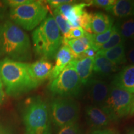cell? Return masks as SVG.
Returning a JSON list of instances; mask_svg holds the SVG:
<instances>
[{
  "instance_id": "obj_1",
  "label": "cell",
  "mask_w": 134,
  "mask_h": 134,
  "mask_svg": "<svg viewBox=\"0 0 134 134\" xmlns=\"http://www.w3.org/2000/svg\"><path fill=\"white\" fill-rule=\"evenodd\" d=\"M0 73L6 93L9 96L26 93L40 85L32 76L29 63L4 58L0 61Z\"/></svg>"
},
{
  "instance_id": "obj_2",
  "label": "cell",
  "mask_w": 134,
  "mask_h": 134,
  "mask_svg": "<svg viewBox=\"0 0 134 134\" xmlns=\"http://www.w3.org/2000/svg\"><path fill=\"white\" fill-rule=\"evenodd\" d=\"M0 55L18 62L31 58V46L29 36L19 26L6 21L0 27Z\"/></svg>"
},
{
  "instance_id": "obj_3",
  "label": "cell",
  "mask_w": 134,
  "mask_h": 134,
  "mask_svg": "<svg viewBox=\"0 0 134 134\" xmlns=\"http://www.w3.org/2000/svg\"><path fill=\"white\" fill-rule=\"evenodd\" d=\"M34 49L43 60H53L62 45L63 38L52 16L46 18L32 32Z\"/></svg>"
},
{
  "instance_id": "obj_4",
  "label": "cell",
  "mask_w": 134,
  "mask_h": 134,
  "mask_svg": "<svg viewBox=\"0 0 134 134\" xmlns=\"http://www.w3.org/2000/svg\"><path fill=\"white\" fill-rule=\"evenodd\" d=\"M48 8L40 1H32L11 8L10 17L14 24L27 31H31L46 18Z\"/></svg>"
},
{
  "instance_id": "obj_5",
  "label": "cell",
  "mask_w": 134,
  "mask_h": 134,
  "mask_svg": "<svg viewBox=\"0 0 134 134\" xmlns=\"http://www.w3.org/2000/svg\"><path fill=\"white\" fill-rule=\"evenodd\" d=\"M26 134H43L48 127V110L42 99H33L25 108L23 113Z\"/></svg>"
},
{
  "instance_id": "obj_6",
  "label": "cell",
  "mask_w": 134,
  "mask_h": 134,
  "mask_svg": "<svg viewBox=\"0 0 134 134\" xmlns=\"http://www.w3.org/2000/svg\"><path fill=\"white\" fill-rule=\"evenodd\" d=\"M133 94L112 85L104 104L100 107L111 121L119 120L130 115Z\"/></svg>"
},
{
  "instance_id": "obj_7",
  "label": "cell",
  "mask_w": 134,
  "mask_h": 134,
  "mask_svg": "<svg viewBox=\"0 0 134 134\" xmlns=\"http://www.w3.org/2000/svg\"><path fill=\"white\" fill-rule=\"evenodd\" d=\"M81 85L75 68L69 63L55 79L50 81L48 89L53 94L62 98H70L80 94Z\"/></svg>"
},
{
  "instance_id": "obj_8",
  "label": "cell",
  "mask_w": 134,
  "mask_h": 134,
  "mask_svg": "<svg viewBox=\"0 0 134 134\" xmlns=\"http://www.w3.org/2000/svg\"><path fill=\"white\" fill-rule=\"evenodd\" d=\"M78 104L71 98H57L50 104V115L55 125L62 127L77 122L79 117Z\"/></svg>"
},
{
  "instance_id": "obj_9",
  "label": "cell",
  "mask_w": 134,
  "mask_h": 134,
  "mask_svg": "<svg viewBox=\"0 0 134 134\" xmlns=\"http://www.w3.org/2000/svg\"><path fill=\"white\" fill-rule=\"evenodd\" d=\"M87 85L88 98L94 105H103L108 98L109 88L108 84L99 80H90Z\"/></svg>"
},
{
  "instance_id": "obj_10",
  "label": "cell",
  "mask_w": 134,
  "mask_h": 134,
  "mask_svg": "<svg viewBox=\"0 0 134 134\" xmlns=\"http://www.w3.org/2000/svg\"><path fill=\"white\" fill-rule=\"evenodd\" d=\"M90 6L89 3H68L56 8L64 18L68 21L71 28L80 27L78 19L85 11L86 6Z\"/></svg>"
},
{
  "instance_id": "obj_11",
  "label": "cell",
  "mask_w": 134,
  "mask_h": 134,
  "mask_svg": "<svg viewBox=\"0 0 134 134\" xmlns=\"http://www.w3.org/2000/svg\"><path fill=\"white\" fill-rule=\"evenodd\" d=\"M87 122L90 126L97 129H102L108 126L111 120L109 117L99 107L94 105L87 106L85 109Z\"/></svg>"
},
{
  "instance_id": "obj_12",
  "label": "cell",
  "mask_w": 134,
  "mask_h": 134,
  "mask_svg": "<svg viewBox=\"0 0 134 134\" xmlns=\"http://www.w3.org/2000/svg\"><path fill=\"white\" fill-rule=\"evenodd\" d=\"M73 59H75L74 56L71 50L68 47L62 45L55 56V65L53 66L48 78L50 81H52L55 79Z\"/></svg>"
},
{
  "instance_id": "obj_13",
  "label": "cell",
  "mask_w": 134,
  "mask_h": 134,
  "mask_svg": "<svg viewBox=\"0 0 134 134\" xmlns=\"http://www.w3.org/2000/svg\"><path fill=\"white\" fill-rule=\"evenodd\" d=\"M94 57H84L77 59H73L71 64L79 76L82 85H86L90 79L94 68Z\"/></svg>"
},
{
  "instance_id": "obj_14",
  "label": "cell",
  "mask_w": 134,
  "mask_h": 134,
  "mask_svg": "<svg viewBox=\"0 0 134 134\" xmlns=\"http://www.w3.org/2000/svg\"><path fill=\"white\" fill-rule=\"evenodd\" d=\"M112 85L134 94V65L124 68L115 76Z\"/></svg>"
},
{
  "instance_id": "obj_15",
  "label": "cell",
  "mask_w": 134,
  "mask_h": 134,
  "mask_svg": "<svg viewBox=\"0 0 134 134\" xmlns=\"http://www.w3.org/2000/svg\"><path fill=\"white\" fill-rule=\"evenodd\" d=\"M113 19L109 15L102 12L91 13V30L93 34L105 32L113 27Z\"/></svg>"
},
{
  "instance_id": "obj_16",
  "label": "cell",
  "mask_w": 134,
  "mask_h": 134,
  "mask_svg": "<svg viewBox=\"0 0 134 134\" xmlns=\"http://www.w3.org/2000/svg\"><path fill=\"white\" fill-rule=\"evenodd\" d=\"M52 68V63L46 60L41 59L29 64V71L32 76L39 84L49 78Z\"/></svg>"
},
{
  "instance_id": "obj_17",
  "label": "cell",
  "mask_w": 134,
  "mask_h": 134,
  "mask_svg": "<svg viewBox=\"0 0 134 134\" xmlns=\"http://www.w3.org/2000/svg\"><path fill=\"white\" fill-rule=\"evenodd\" d=\"M62 45L69 47L74 56L75 59L79 58L86 50L91 48L90 34L85 32V36L76 39H63Z\"/></svg>"
},
{
  "instance_id": "obj_18",
  "label": "cell",
  "mask_w": 134,
  "mask_h": 134,
  "mask_svg": "<svg viewBox=\"0 0 134 134\" xmlns=\"http://www.w3.org/2000/svg\"><path fill=\"white\" fill-rule=\"evenodd\" d=\"M117 18H128L134 16V1L117 0L116 3L107 10Z\"/></svg>"
},
{
  "instance_id": "obj_19",
  "label": "cell",
  "mask_w": 134,
  "mask_h": 134,
  "mask_svg": "<svg viewBox=\"0 0 134 134\" xmlns=\"http://www.w3.org/2000/svg\"><path fill=\"white\" fill-rule=\"evenodd\" d=\"M96 55L104 56L117 65L124 64L127 62L124 43L107 50H99Z\"/></svg>"
},
{
  "instance_id": "obj_20",
  "label": "cell",
  "mask_w": 134,
  "mask_h": 134,
  "mask_svg": "<svg viewBox=\"0 0 134 134\" xmlns=\"http://www.w3.org/2000/svg\"><path fill=\"white\" fill-rule=\"evenodd\" d=\"M119 70L118 65L112 62L104 56L96 55L94 57L93 71L101 75H109Z\"/></svg>"
},
{
  "instance_id": "obj_21",
  "label": "cell",
  "mask_w": 134,
  "mask_h": 134,
  "mask_svg": "<svg viewBox=\"0 0 134 134\" xmlns=\"http://www.w3.org/2000/svg\"><path fill=\"white\" fill-rule=\"evenodd\" d=\"M114 31V26L105 32L99 34H90V38L91 42V48L98 52L100 48L108 41Z\"/></svg>"
},
{
  "instance_id": "obj_22",
  "label": "cell",
  "mask_w": 134,
  "mask_h": 134,
  "mask_svg": "<svg viewBox=\"0 0 134 134\" xmlns=\"http://www.w3.org/2000/svg\"><path fill=\"white\" fill-rule=\"evenodd\" d=\"M116 26L124 39L134 37V17L126 18L117 23Z\"/></svg>"
},
{
  "instance_id": "obj_23",
  "label": "cell",
  "mask_w": 134,
  "mask_h": 134,
  "mask_svg": "<svg viewBox=\"0 0 134 134\" xmlns=\"http://www.w3.org/2000/svg\"><path fill=\"white\" fill-rule=\"evenodd\" d=\"M124 42L125 39L120 34L117 26L115 24V26H114V31L111 36L109 38L108 41L100 48L99 50H107L110 49V48L115 47L122 43H124Z\"/></svg>"
},
{
  "instance_id": "obj_24",
  "label": "cell",
  "mask_w": 134,
  "mask_h": 134,
  "mask_svg": "<svg viewBox=\"0 0 134 134\" xmlns=\"http://www.w3.org/2000/svg\"><path fill=\"white\" fill-rule=\"evenodd\" d=\"M53 17L56 22L57 25L58 27V29L63 36L70 31V29L71 28V26L68 23V21L60 14L59 11L57 9H55L54 11H53Z\"/></svg>"
},
{
  "instance_id": "obj_25",
  "label": "cell",
  "mask_w": 134,
  "mask_h": 134,
  "mask_svg": "<svg viewBox=\"0 0 134 134\" xmlns=\"http://www.w3.org/2000/svg\"><path fill=\"white\" fill-rule=\"evenodd\" d=\"M91 13L86 11H84L83 14L81 15L78 19V26L85 31L86 32L92 34L91 30Z\"/></svg>"
},
{
  "instance_id": "obj_26",
  "label": "cell",
  "mask_w": 134,
  "mask_h": 134,
  "mask_svg": "<svg viewBox=\"0 0 134 134\" xmlns=\"http://www.w3.org/2000/svg\"><path fill=\"white\" fill-rule=\"evenodd\" d=\"M58 134H81V132L79 125L76 122L60 127Z\"/></svg>"
},
{
  "instance_id": "obj_27",
  "label": "cell",
  "mask_w": 134,
  "mask_h": 134,
  "mask_svg": "<svg viewBox=\"0 0 134 134\" xmlns=\"http://www.w3.org/2000/svg\"><path fill=\"white\" fill-rule=\"evenodd\" d=\"M85 34V31L81 27L71 28L68 32L63 36V39L71 40L81 38Z\"/></svg>"
},
{
  "instance_id": "obj_28",
  "label": "cell",
  "mask_w": 134,
  "mask_h": 134,
  "mask_svg": "<svg viewBox=\"0 0 134 134\" xmlns=\"http://www.w3.org/2000/svg\"><path fill=\"white\" fill-rule=\"evenodd\" d=\"M117 0H93L89 1L90 5H94L96 7L103 8L105 10H108L116 3Z\"/></svg>"
},
{
  "instance_id": "obj_29",
  "label": "cell",
  "mask_w": 134,
  "mask_h": 134,
  "mask_svg": "<svg viewBox=\"0 0 134 134\" xmlns=\"http://www.w3.org/2000/svg\"><path fill=\"white\" fill-rule=\"evenodd\" d=\"M74 2H75V1H72V0H48V1H46V3H47L50 5V7L55 8V9H56V8H58L63 4Z\"/></svg>"
},
{
  "instance_id": "obj_30",
  "label": "cell",
  "mask_w": 134,
  "mask_h": 134,
  "mask_svg": "<svg viewBox=\"0 0 134 134\" xmlns=\"http://www.w3.org/2000/svg\"><path fill=\"white\" fill-rule=\"evenodd\" d=\"M30 1L31 0H9V1H4V3L11 8H14L24 4H26L30 2Z\"/></svg>"
},
{
  "instance_id": "obj_31",
  "label": "cell",
  "mask_w": 134,
  "mask_h": 134,
  "mask_svg": "<svg viewBox=\"0 0 134 134\" xmlns=\"http://www.w3.org/2000/svg\"><path fill=\"white\" fill-rule=\"evenodd\" d=\"M90 134H118L114 130L108 129H97L94 130Z\"/></svg>"
},
{
  "instance_id": "obj_32",
  "label": "cell",
  "mask_w": 134,
  "mask_h": 134,
  "mask_svg": "<svg viewBox=\"0 0 134 134\" xmlns=\"http://www.w3.org/2000/svg\"><path fill=\"white\" fill-rule=\"evenodd\" d=\"M127 60H129L130 63L134 64V47H132L129 49L126 53Z\"/></svg>"
},
{
  "instance_id": "obj_33",
  "label": "cell",
  "mask_w": 134,
  "mask_h": 134,
  "mask_svg": "<svg viewBox=\"0 0 134 134\" xmlns=\"http://www.w3.org/2000/svg\"><path fill=\"white\" fill-rule=\"evenodd\" d=\"M0 134H12L7 127L0 124Z\"/></svg>"
},
{
  "instance_id": "obj_34",
  "label": "cell",
  "mask_w": 134,
  "mask_h": 134,
  "mask_svg": "<svg viewBox=\"0 0 134 134\" xmlns=\"http://www.w3.org/2000/svg\"><path fill=\"white\" fill-rule=\"evenodd\" d=\"M5 99V93L2 89H0V104L4 102Z\"/></svg>"
},
{
  "instance_id": "obj_35",
  "label": "cell",
  "mask_w": 134,
  "mask_h": 134,
  "mask_svg": "<svg viewBox=\"0 0 134 134\" xmlns=\"http://www.w3.org/2000/svg\"><path fill=\"white\" fill-rule=\"evenodd\" d=\"M134 114V94H133V100H132V106H131V109H130V115H132Z\"/></svg>"
},
{
  "instance_id": "obj_36",
  "label": "cell",
  "mask_w": 134,
  "mask_h": 134,
  "mask_svg": "<svg viewBox=\"0 0 134 134\" xmlns=\"http://www.w3.org/2000/svg\"><path fill=\"white\" fill-rule=\"evenodd\" d=\"M43 134H51V132H50V124H48V127H47L46 131H45Z\"/></svg>"
},
{
  "instance_id": "obj_37",
  "label": "cell",
  "mask_w": 134,
  "mask_h": 134,
  "mask_svg": "<svg viewBox=\"0 0 134 134\" xmlns=\"http://www.w3.org/2000/svg\"><path fill=\"white\" fill-rule=\"evenodd\" d=\"M3 88V84L2 82V80H1V73H0V89Z\"/></svg>"
},
{
  "instance_id": "obj_38",
  "label": "cell",
  "mask_w": 134,
  "mask_h": 134,
  "mask_svg": "<svg viewBox=\"0 0 134 134\" xmlns=\"http://www.w3.org/2000/svg\"><path fill=\"white\" fill-rule=\"evenodd\" d=\"M132 43H133V44H134V37H133L132 38Z\"/></svg>"
},
{
  "instance_id": "obj_39",
  "label": "cell",
  "mask_w": 134,
  "mask_h": 134,
  "mask_svg": "<svg viewBox=\"0 0 134 134\" xmlns=\"http://www.w3.org/2000/svg\"><path fill=\"white\" fill-rule=\"evenodd\" d=\"M132 134H134V133H132Z\"/></svg>"
}]
</instances>
